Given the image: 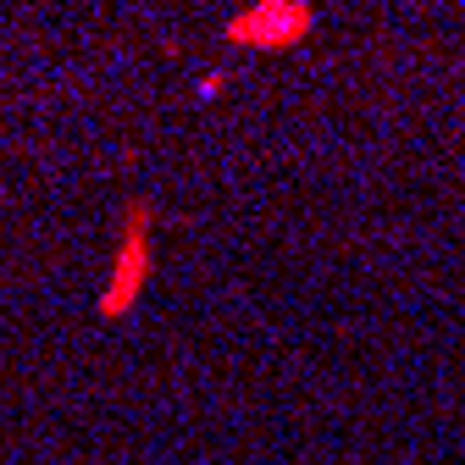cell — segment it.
<instances>
[{
  "label": "cell",
  "instance_id": "obj_1",
  "mask_svg": "<svg viewBox=\"0 0 465 465\" xmlns=\"http://www.w3.org/2000/svg\"><path fill=\"white\" fill-rule=\"evenodd\" d=\"M155 205L150 200H128L123 205V239H116V261H111V277L100 288V300H94V316L100 322H116V316H128L144 294V282L155 277Z\"/></svg>",
  "mask_w": 465,
  "mask_h": 465
},
{
  "label": "cell",
  "instance_id": "obj_2",
  "mask_svg": "<svg viewBox=\"0 0 465 465\" xmlns=\"http://www.w3.org/2000/svg\"><path fill=\"white\" fill-rule=\"evenodd\" d=\"M311 28H316V12L305 6V0H261V6H244L239 17H227L222 39L239 45V50H266V55H277V50L305 45Z\"/></svg>",
  "mask_w": 465,
  "mask_h": 465
},
{
  "label": "cell",
  "instance_id": "obj_3",
  "mask_svg": "<svg viewBox=\"0 0 465 465\" xmlns=\"http://www.w3.org/2000/svg\"><path fill=\"white\" fill-rule=\"evenodd\" d=\"M222 89H227V78H222V73H205V78H200V100H216Z\"/></svg>",
  "mask_w": 465,
  "mask_h": 465
}]
</instances>
